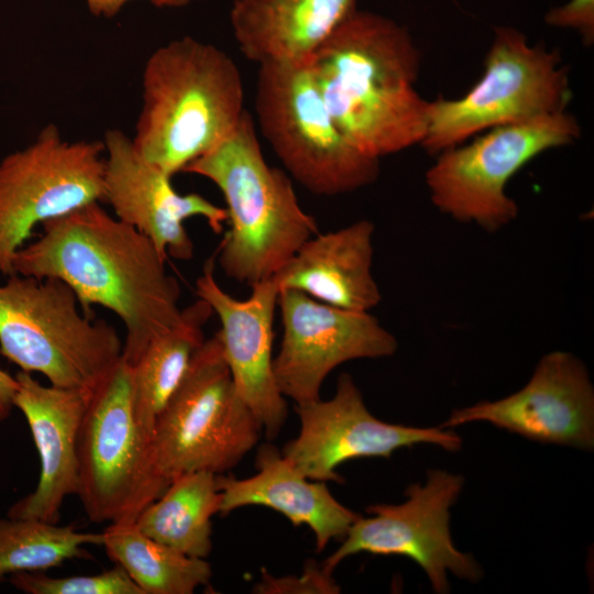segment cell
Segmentation results:
<instances>
[{"label": "cell", "mask_w": 594, "mask_h": 594, "mask_svg": "<svg viewBox=\"0 0 594 594\" xmlns=\"http://www.w3.org/2000/svg\"><path fill=\"white\" fill-rule=\"evenodd\" d=\"M43 234L13 256L14 274L63 280L82 312L116 314L125 329L122 359L132 365L182 316L180 286L154 243L110 216L100 202L45 221Z\"/></svg>", "instance_id": "1"}, {"label": "cell", "mask_w": 594, "mask_h": 594, "mask_svg": "<svg viewBox=\"0 0 594 594\" xmlns=\"http://www.w3.org/2000/svg\"><path fill=\"white\" fill-rule=\"evenodd\" d=\"M308 66L336 124L363 154L380 160L420 145L430 101L415 88L420 52L405 26L355 10Z\"/></svg>", "instance_id": "2"}, {"label": "cell", "mask_w": 594, "mask_h": 594, "mask_svg": "<svg viewBox=\"0 0 594 594\" xmlns=\"http://www.w3.org/2000/svg\"><path fill=\"white\" fill-rule=\"evenodd\" d=\"M243 102L240 70L226 52L191 36L173 40L144 65L133 144L173 177L233 131Z\"/></svg>", "instance_id": "3"}, {"label": "cell", "mask_w": 594, "mask_h": 594, "mask_svg": "<svg viewBox=\"0 0 594 594\" xmlns=\"http://www.w3.org/2000/svg\"><path fill=\"white\" fill-rule=\"evenodd\" d=\"M183 173L211 180L223 195L229 229L215 255L235 282L253 286L273 277L318 233L290 178L267 164L246 110L223 141Z\"/></svg>", "instance_id": "4"}, {"label": "cell", "mask_w": 594, "mask_h": 594, "mask_svg": "<svg viewBox=\"0 0 594 594\" xmlns=\"http://www.w3.org/2000/svg\"><path fill=\"white\" fill-rule=\"evenodd\" d=\"M81 311L63 280L10 275L0 285V354L53 386L92 392L120 361L123 342L112 324Z\"/></svg>", "instance_id": "5"}, {"label": "cell", "mask_w": 594, "mask_h": 594, "mask_svg": "<svg viewBox=\"0 0 594 594\" xmlns=\"http://www.w3.org/2000/svg\"><path fill=\"white\" fill-rule=\"evenodd\" d=\"M138 421L122 359L90 393L78 435V492L92 522H129L169 485Z\"/></svg>", "instance_id": "6"}, {"label": "cell", "mask_w": 594, "mask_h": 594, "mask_svg": "<svg viewBox=\"0 0 594 594\" xmlns=\"http://www.w3.org/2000/svg\"><path fill=\"white\" fill-rule=\"evenodd\" d=\"M571 98L558 50L530 45L517 29L498 26L480 80L461 98L430 101L420 145L437 155L484 130L564 111Z\"/></svg>", "instance_id": "7"}, {"label": "cell", "mask_w": 594, "mask_h": 594, "mask_svg": "<svg viewBox=\"0 0 594 594\" xmlns=\"http://www.w3.org/2000/svg\"><path fill=\"white\" fill-rule=\"evenodd\" d=\"M255 113L276 156L310 193L337 196L377 179L380 160L363 154L340 131L308 63L260 65Z\"/></svg>", "instance_id": "8"}, {"label": "cell", "mask_w": 594, "mask_h": 594, "mask_svg": "<svg viewBox=\"0 0 594 594\" xmlns=\"http://www.w3.org/2000/svg\"><path fill=\"white\" fill-rule=\"evenodd\" d=\"M261 432L258 421L235 391L216 332L196 351L155 421L157 464L170 482L197 471L223 474L257 444Z\"/></svg>", "instance_id": "9"}, {"label": "cell", "mask_w": 594, "mask_h": 594, "mask_svg": "<svg viewBox=\"0 0 594 594\" xmlns=\"http://www.w3.org/2000/svg\"><path fill=\"white\" fill-rule=\"evenodd\" d=\"M580 136L581 125L566 110L492 128L436 155L425 175L431 202L457 221L496 232L518 215L516 201L506 194L510 178L541 153Z\"/></svg>", "instance_id": "10"}, {"label": "cell", "mask_w": 594, "mask_h": 594, "mask_svg": "<svg viewBox=\"0 0 594 594\" xmlns=\"http://www.w3.org/2000/svg\"><path fill=\"white\" fill-rule=\"evenodd\" d=\"M103 142H70L48 124L0 161V274H14L13 256L38 223L103 202Z\"/></svg>", "instance_id": "11"}, {"label": "cell", "mask_w": 594, "mask_h": 594, "mask_svg": "<svg viewBox=\"0 0 594 594\" xmlns=\"http://www.w3.org/2000/svg\"><path fill=\"white\" fill-rule=\"evenodd\" d=\"M464 486V477L444 470H429L425 484H411L406 501L367 507L342 538L340 547L321 565L333 573L350 556L366 552L402 556L417 563L438 594L450 591L448 572L477 582L483 570L472 554L454 546L450 532V509Z\"/></svg>", "instance_id": "12"}, {"label": "cell", "mask_w": 594, "mask_h": 594, "mask_svg": "<svg viewBox=\"0 0 594 594\" xmlns=\"http://www.w3.org/2000/svg\"><path fill=\"white\" fill-rule=\"evenodd\" d=\"M295 413L299 432L280 451L315 481L342 483L337 468L350 460L388 459L398 449L420 443L448 451H458L462 446V438L450 428H420L377 419L348 373L339 376L332 398L295 405Z\"/></svg>", "instance_id": "13"}, {"label": "cell", "mask_w": 594, "mask_h": 594, "mask_svg": "<svg viewBox=\"0 0 594 594\" xmlns=\"http://www.w3.org/2000/svg\"><path fill=\"white\" fill-rule=\"evenodd\" d=\"M277 306L283 338L274 374L296 405L320 399L322 383L340 364L397 351L396 338L370 311L338 308L294 289H280Z\"/></svg>", "instance_id": "14"}, {"label": "cell", "mask_w": 594, "mask_h": 594, "mask_svg": "<svg viewBox=\"0 0 594 594\" xmlns=\"http://www.w3.org/2000/svg\"><path fill=\"white\" fill-rule=\"evenodd\" d=\"M475 421L537 442L592 450L594 388L588 371L570 352H549L518 392L455 409L440 427L451 429Z\"/></svg>", "instance_id": "15"}, {"label": "cell", "mask_w": 594, "mask_h": 594, "mask_svg": "<svg viewBox=\"0 0 594 594\" xmlns=\"http://www.w3.org/2000/svg\"><path fill=\"white\" fill-rule=\"evenodd\" d=\"M105 198L116 217L147 237L158 252L188 261L194 256V242L184 222L204 218L220 234L228 215L197 193L179 194L172 177L144 160L132 138L119 129H110L105 139Z\"/></svg>", "instance_id": "16"}, {"label": "cell", "mask_w": 594, "mask_h": 594, "mask_svg": "<svg viewBox=\"0 0 594 594\" xmlns=\"http://www.w3.org/2000/svg\"><path fill=\"white\" fill-rule=\"evenodd\" d=\"M215 255L196 280V293L220 320L223 355L239 396L268 440L278 436L287 419L286 397L273 367L274 316L279 288L273 277L251 286V295L237 299L215 278Z\"/></svg>", "instance_id": "17"}, {"label": "cell", "mask_w": 594, "mask_h": 594, "mask_svg": "<svg viewBox=\"0 0 594 594\" xmlns=\"http://www.w3.org/2000/svg\"><path fill=\"white\" fill-rule=\"evenodd\" d=\"M15 378L14 407L28 421L41 471L35 490L8 517L58 524L65 498L78 492V435L91 392L45 386L24 371Z\"/></svg>", "instance_id": "18"}, {"label": "cell", "mask_w": 594, "mask_h": 594, "mask_svg": "<svg viewBox=\"0 0 594 594\" xmlns=\"http://www.w3.org/2000/svg\"><path fill=\"white\" fill-rule=\"evenodd\" d=\"M254 464L257 472L250 477L217 475L222 516L245 506L271 508L296 527L306 525L318 552L342 539L360 516L334 498L326 482L305 476L270 442L258 447Z\"/></svg>", "instance_id": "19"}, {"label": "cell", "mask_w": 594, "mask_h": 594, "mask_svg": "<svg viewBox=\"0 0 594 594\" xmlns=\"http://www.w3.org/2000/svg\"><path fill=\"white\" fill-rule=\"evenodd\" d=\"M374 230L363 219L315 234L273 276L279 290H298L346 310H372L382 299L372 274Z\"/></svg>", "instance_id": "20"}, {"label": "cell", "mask_w": 594, "mask_h": 594, "mask_svg": "<svg viewBox=\"0 0 594 594\" xmlns=\"http://www.w3.org/2000/svg\"><path fill=\"white\" fill-rule=\"evenodd\" d=\"M359 0H234L230 23L241 53L258 65L307 64Z\"/></svg>", "instance_id": "21"}, {"label": "cell", "mask_w": 594, "mask_h": 594, "mask_svg": "<svg viewBox=\"0 0 594 594\" xmlns=\"http://www.w3.org/2000/svg\"><path fill=\"white\" fill-rule=\"evenodd\" d=\"M213 315L198 298L182 309L179 321L154 338L130 365L135 417L153 436L155 421L185 377L196 351L204 343V327Z\"/></svg>", "instance_id": "22"}, {"label": "cell", "mask_w": 594, "mask_h": 594, "mask_svg": "<svg viewBox=\"0 0 594 594\" xmlns=\"http://www.w3.org/2000/svg\"><path fill=\"white\" fill-rule=\"evenodd\" d=\"M217 475L208 471L182 474L135 519L150 538L186 556L206 559L212 549L213 515L221 495Z\"/></svg>", "instance_id": "23"}, {"label": "cell", "mask_w": 594, "mask_h": 594, "mask_svg": "<svg viewBox=\"0 0 594 594\" xmlns=\"http://www.w3.org/2000/svg\"><path fill=\"white\" fill-rule=\"evenodd\" d=\"M102 547L143 594H191L209 584L206 559L186 556L144 535L134 521L110 524Z\"/></svg>", "instance_id": "24"}, {"label": "cell", "mask_w": 594, "mask_h": 594, "mask_svg": "<svg viewBox=\"0 0 594 594\" xmlns=\"http://www.w3.org/2000/svg\"><path fill=\"white\" fill-rule=\"evenodd\" d=\"M87 544L102 546V532L32 518L0 519V582L16 572H45L70 559L91 558Z\"/></svg>", "instance_id": "25"}, {"label": "cell", "mask_w": 594, "mask_h": 594, "mask_svg": "<svg viewBox=\"0 0 594 594\" xmlns=\"http://www.w3.org/2000/svg\"><path fill=\"white\" fill-rule=\"evenodd\" d=\"M20 591L29 594H143L119 565L94 575L54 578L43 571L16 572L9 576Z\"/></svg>", "instance_id": "26"}, {"label": "cell", "mask_w": 594, "mask_h": 594, "mask_svg": "<svg viewBox=\"0 0 594 594\" xmlns=\"http://www.w3.org/2000/svg\"><path fill=\"white\" fill-rule=\"evenodd\" d=\"M341 587L321 563L307 560L299 575L275 576L264 568L252 587L257 594H338Z\"/></svg>", "instance_id": "27"}, {"label": "cell", "mask_w": 594, "mask_h": 594, "mask_svg": "<svg viewBox=\"0 0 594 594\" xmlns=\"http://www.w3.org/2000/svg\"><path fill=\"white\" fill-rule=\"evenodd\" d=\"M544 22L556 28L572 29L585 45L594 42V0H570L565 4L550 9Z\"/></svg>", "instance_id": "28"}, {"label": "cell", "mask_w": 594, "mask_h": 594, "mask_svg": "<svg viewBox=\"0 0 594 594\" xmlns=\"http://www.w3.org/2000/svg\"><path fill=\"white\" fill-rule=\"evenodd\" d=\"M132 0H85L89 11L96 16L112 18ZM158 8H179L196 0H147Z\"/></svg>", "instance_id": "29"}, {"label": "cell", "mask_w": 594, "mask_h": 594, "mask_svg": "<svg viewBox=\"0 0 594 594\" xmlns=\"http://www.w3.org/2000/svg\"><path fill=\"white\" fill-rule=\"evenodd\" d=\"M18 388L15 376L0 367V422L6 420L14 407V396Z\"/></svg>", "instance_id": "30"}]
</instances>
